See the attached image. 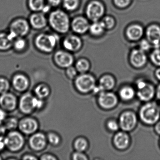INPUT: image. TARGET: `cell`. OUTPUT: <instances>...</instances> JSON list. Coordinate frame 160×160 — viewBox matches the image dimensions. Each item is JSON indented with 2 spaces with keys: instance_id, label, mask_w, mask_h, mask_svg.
<instances>
[{
  "instance_id": "cell-1",
  "label": "cell",
  "mask_w": 160,
  "mask_h": 160,
  "mask_svg": "<svg viewBox=\"0 0 160 160\" xmlns=\"http://www.w3.org/2000/svg\"><path fill=\"white\" fill-rule=\"evenodd\" d=\"M138 118L145 125H154L160 119V106L152 101L144 103L139 108Z\"/></svg>"
},
{
  "instance_id": "cell-2",
  "label": "cell",
  "mask_w": 160,
  "mask_h": 160,
  "mask_svg": "<svg viewBox=\"0 0 160 160\" xmlns=\"http://www.w3.org/2000/svg\"><path fill=\"white\" fill-rule=\"evenodd\" d=\"M51 28L59 33L67 32L70 28V20L66 13L61 10L53 11L48 18Z\"/></svg>"
},
{
  "instance_id": "cell-3",
  "label": "cell",
  "mask_w": 160,
  "mask_h": 160,
  "mask_svg": "<svg viewBox=\"0 0 160 160\" xmlns=\"http://www.w3.org/2000/svg\"><path fill=\"white\" fill-rule=\"evenodd\" d=\"M74 83L76 89L82 94L92 92L97 85L95 78L88 72L78 75L74 79Z\"/></svg>"
},
{
  "instance_id": "cell-4",
  "label": "cell",
  "mask_w": 160,
  "mask_h": 160,
  "mask_svg": "<svg viewBox=\"0 0 160 160\" xmlns=\"http://www.w3.org/2000/svg\"><path fill=\"white\" fill-rule=\"evenodd\" d=\"M136 96L144 102L151 101L156 94L153 84L143 79H138L136 82Z\"/></svg>"
},
{
  "instance_id": "cell-5",
  "label": "cell",
  "mask_w": 160,
  "mask_h": 160,
  "mask_svg": "<svg viewBox=\"0 0 160 160\" xmlns=\"http://www.w3.org/2000/svg\"><path fill=\"white\" fill-rule=\"evenodd\" d=\"M58 40L55 34L42 33L36 37L35 44L37 48L42 52L50 53L56 47Z\"/></svg>"
},
{
  "instance_id": "cell-6",
  "label": "cell",
  "mask_w": 160,
  "mask_h": 160,
  "mask_svg": "<svg viewBox=\"0 0 160 160\" xmlns=\"http://www.w3.org/2000/svg\"><path fill=\"white\" fill-rule=\"evenodd\" d=\"M138 118L135 113L131 110L123 111L119 118L120 129L126 132H132L137 125Z\"/></svg>"
},
{
  "instance_id": "cell-7",
  "label": "cell",
  "mask_w": 160,
  "mask_h": 160,
  "mask_svg": "<svg viewBox=\"0 0 160 160\" xmlns=\"http://www.w3.org/2000/svg\"><path fill=\"white\" fill-rule=\"evenodd\" d=\"M118 103V97L110 91L101 92L98 93L97 103L102 109L110 110L115 108Z\"/></svg>"
},
{
  "instance_id": "cell-8",
  "label": "cell",
  "mask_w": 160,
  "mask_h": 160,
  "mask_svg": "<svg viewBox=\"0 0 160 160\" xmlns=\"http://www.w3.org/2000/svg\"><path fill=\"white\" fill-rule=\"evenodd\" d=\"M5 147L12 152H17L23 148L25 139L20 133L12 131L7 134L3 139Z\"/></svg>"
},
{
  "instance_id": "cell-9",
  "label": "cell",
  "mask_w": 160,
  "mask_h": 160,
  "mask_svg": "<svg viewBox=\"0 0 160 160\" xmlns=\"http://www.w3.org/2000/svg\"><path fill=\"white\" fill-rule=\"evenodd\" d=\"M30 30L28 22L24 19H18L12 23L10 33L14 37H22L27 35Z\"/></svg>"
},
{
  "instance_id": "cell-10",
  "label": "cell",
  "mask_w": 160,
  "mask_h": 160,
  "mask_svg": "<svg viewBox=\"0 0 160 160\" xmlns=\"http://www.w3.org/2000/svg\"><path fill=\"white\" fill-rule=\"evenodd\" d=\"M116 83V80L113 76L108 74L103 75L100 78L98 85H96L92 92L98 94L101 92L110 91L115 88Z\"/></svg>"
},
{
  "instance_id": "cell-11",
  "label": "cell",
  "mask_w": 160,
  "mask_h": 160,
  "mask_svg": "<svg viewBox=\"0 0 160 160\" xmlns=\"http://www.w3.org/2000/svg\"><path fill=\"white\" fill-rule=\"evenodd\" d=\"M104 7L100 2L92 1L88 5L87 8V15L92 21H98L104 14Z\"/></svg>"
},
{
  "instance_id": "cell-12",
  "label": "cell",
  "mask_w": 160,
  "mask_h": 160,
  "mask_svg": "<svg viewBox=\"0 0 160 160\" xmlns=\"http://www.w3.org/2000/svg\"><path fill=\"white\" fill-rule=\"evenodd\" d=\"M54 61L59 67L67 69L72 65L74 59L72 55L69 52L59 50L54 55Z\"/></svg>"
},
{
  "instance_id": "cell-13",
  "label": "cell",
  "mask_w": 160,
  "mask_h": 160,
  "mask_svg": "<svg viewBox=\"0 0 160 160\" xmlns=\"http://www.w3.org/2000/svg\"><path fill=\"white\" fill-rule=\"evenodd\" d=\"M112 142L116 149L119 150H124L130 146L131 139L127 132L118 131L113 137Z\"/></svg>"
},
{
  "instance_id": "cell-14",
  "label": "cell",
  "mask_w": 160,
  "mask_h": 160,
  "mask_svg": "<svg viewBox=\"0 0 160 160\" xmlns=\"http://www.w3.org/2000/svg\"><path fill=\"white\" fill-rule=\"evenodd\" d=\"M130 62L132 66L136 69L143 68L147 62V57L145 51L141 49L132 51L130 56Z\"/></svg>"
},
{
  "instance_id": "cell-15",
  "label": "cell",
  "mask_w": 160,
  "mask_h": 160,
  "mask_svg": "<svg viewBox=\"0 0 160 160\" xmlns=\"http://www.w3.org/2000/svg\"><path fill=\"white\" fill-rule=\"evenodd\" d=\"M19 130L25 134H33L38 128V123L36 120L31 118L22 119L18 122Z\"/></svg>"
},
{
  "instance_id": "cell-16",
  "label": "cell",
  "mask_w": 160,
  "mask_h": 160,
  "mask_svg": "<svg viewBox=\"0 0 160 160\" xmlns=\"http://www.w3.org/2000/svg\"><path fill=\"white\" fill-rule=\"evenodd\" d=\"M29 143L30 147L33 150L36 151L42 150L46 146V137L42 133H36L31 137Z\"/></svg>"
},
{
  "instance_id": "cell-17",
  "label": "cell",
  "mask_w": 160,
  "mask_h": 160,
  "mask_svg": "<svg viewBox=\"0 0 160 160\" xmlns=\"http://www.w3.org/2000/svg\"><path fill=\"white\" fill-rule=\"evenodd\" d=\"M17 104L16 98L12 93L6 92L0 96V106L4 110L13 111L16 108Z\"/></svg>"
},
{
  "instance_id": "cell-18",
  "label": "cell",
  "mask_w": 160,
  "mask_h": 160,
  "mask_svg": "<svg viewBox=\"0 0 160 160\" xmlns=\"http://www.w3.org/2000/svg\"><path fill=\"white\" fill-rule=\"evenodd\" d=\"M33 97L31 94L25 93L20 98L19 108L22 113L26 114L31 113L34 110L33 106Z\"/></svg>"
},
{
  "instance_id": "cell-19",
  "label": "cell",
  "mask_w": 160,
  "mask_h": 160,
  "mask_svg": "<svg viewBox=\"0 0 160 160\" xmlns=\"http://www.w3.org/2000/svg\"><path fill=\"white\" fill-rule=\"evenodd\" d=\"M147 36L148 42L153 45L155 48H160V27L152 25L147 29Z\"/></svg>"
},
{
  "instance_id": "cell-20",
  "label": "cell",
  "mask_w": 160,
  "mask_h": 160,
  "mask_svg": "<svg viewBox=\"0 0 160 160\" xmlns=\"http://www.w3.org/2000/svg\"><path fill=\"white\" fill-rule=\"evenodd\" d=\"M81 45L80 39L74 35H69L63 40V47L68 51L75 52L80 49Z\"/></svg>"
},
{
  "instance_id": "cell-21",
  "label": "cell",
  "mask_w": 160,
  "mask_h": 160,
  "mask_svg": "<svg viewBox=\"0 0 160 160\" xmlns=\"http://www.w3.org/2000/svg\"><path fill=\"white\" fill-rule=\"evenodd\" d=\"M72 28L77 33H85L89 28L88 20L84 18L79 17L75 18L72 22Z\"/></svg>"
},
{
  "instance_id": "cell-22",
  "label": "cell",
  "mask_w": 160,
  "mask_h": 160,
  "mask_svg": "<svg viewBox=\"0 0 160 160\" xmlns=\"http://www.w3.org/2000/svg\"><path fill=\"white\" fill-rule=\"evenodd\" d=\"M30 23L34 28L41 29L47 26V20L42 13H35L31 16Z\"/></svg>"
},
{
  "instance_id": "cell-23",
  "label": "cell",
  "mask_w": 160,
  "mask_h": 160,
  "mask_svg": "<svg viewBox=\"0 0 160 160\" xmlns=\"http://www.w3.org/2000/svg\"><path fill=\"white\" fill-rule=\"evenodd\" d=\"M29 81L24 75L18 74L16 75L12 79V85L16 90L19 92L26 91L28 88Z\"/></svg>"
},
{
  "instance_id": "cell-24",
  "label": "cell",
  "mask_w": 160,
  "mask_h": 160,
  "mask_svg": "<svg viewBox=\"0 0 160 160\" xmlns=\"http://www.w3.org/2000/svg\"><path fill=\"white\" fill-rule=\"evenodd\" d=\"M136 95V91L133 87L124 86L120 89L118 96L121 100L124 102L132 101Z\"/></svg>"
},
{
  "instance_id": "cell-25",
  "label": "cell",
  "mask_w": 160,
  "mask_h": 160,
  "mask_svg": "<svg viewBox=\"0 0 160 160\" xmlns=\"http://www.w3.org/2000/svg\"><path fill=\"white\" fill-rule=\"evenodd\" d=\"M143 30L142 27L138 25H132L127 28L126 35L130 40L137 41L142 37Z\"/></svg>"
},
{
  "instance_id": "cell-26",
  "label": "cell",
  "mask_w": 160,
  "mask_h": 160,
  "mask_svg": "<svg viewBox=\"0 0 160 160\" xmlns=\"http://www.w3.org/2000/svg\"><path fill=\"white\" fill-rule=\"evenodd\" d=\"M14 37L10 33H0V50H6L13 45Z\"/></svg>"
},
{
  "instance_id": "cell-27",
  "label": "cell",
  "mask_w": 160,
  "mask_h": 160,
  "mask_svg": "<svg viewBox=\"0 0 160 160\" xmlns=\"http://www.w3.org/2000/svg\"><path fill=\"white\" fill-rule=\"evenodd\" d=\"M88 142L85 138L78 137L74 141L73 147L76 151L84 152L88 149Z\"/></svg>"
},
{
  "instance_id": "cell-28",
  "label": "cell",
  "mask_w": 160,
  "mask_h": 160,
  "mask_svg": "<svg viewBox=\"0 0 160 160\" xmlns=\"http://www.w3.org/2000/svg\"><path fill=\"white\" fill-rule=\"evenodd\" d=\"M90 63L85 58H81L76 62L75 68L79 74L85 73L90 69Z\"/></svg>"
},
{
  "instance_id": "cell-29",
  "label": "cell",
  "mask_w": 160,
  "mask_h": 160,
  "mask_svg": "<svg viewBox=\"0 0 160 160\" xmlns=\"http://www.w3.org/2000/svg\"><path fill=\"white\" fill-rule=\"evenodd\" d=\"M34 92L38 98L44 99L50 93V90L47 85L42 84L38 85L34 90Z\"/></svg>"
},
{
  "instance_id": "cell-30",
  "label": "cell",
  "mask_w": 160,
  "mask_h": 160,
  "mask_svg": "<svg viewBox=\"0 0 160 160\" xmlns=\"http://www.w3.org/2000/svg\"><path fill=\"white\" fill-rule=\"evenodd\" d=\"M28 5L31 10L38 12L42 11L45 5L44 0H29Z\"/></svg>"
},
{
  "instance_id": "cell-31",
  "label": "cell",
  "mask_w": 160,
  "mask_h": 160,
  "mask_svg": "<svg viewBox=\"0 0 160 160\" xmlns=\"http://www.w3.org/2000/svg\"><path fill=\"white\" fill-rule=\"evenodd\" d=\"M89 29L90 32L93 35H99L102 33L104 28L102 22L96 21L90 26Z\"/></svg>"
},
{
  "instance_id": "cell-32",
  "label": "cell",
  "mask_w": 160,
  "mask_h": 160,
  "mask_svg": "<svg viewBox=\"0 0 160 160\" xmlns=\"http://www.w3.org/2000/svg\"><path fill=\"white\" fill-rule=\"evenodd\" d=\"M3 126L6 130H13L16 129L18 126V122L17 119L14 118L6 119L3 122Z\"/></svg>"
},
{
  "instance_id": "cell-33",
  "label": "cell",
  "mask_w": 160,
  "mask_h": 160,
  "mask_svg": "<svg viewBox=\"0 0 160 160\" xmlns=\"http://www.w3.org/2000/svg\"><path fill=\"white\" fill-rule=\"evenodd\" d=\"M79 0H63L64 8L68 11H73L78 7Z\"/></svg>"
},
{
  "instance_id": "cell-34",
  "label": "cell",
  "mask_w": 160,
  "mask_h": 160,
  "mask_svg": "<svg viewBox=\"0 0 160 160\" xmlns=\"http://www.w3.org/2000/svg\"><path fill=\"white\" fill-rule=\"evenodd\" d=\"M152 62L155 66L160 67V48H155L150 55Z\"/></svg>"
},
{
  "instance_id": "cell-35",
  "label": "cell",
  "mask_w": 160,
  "mask_h": 160,
  "mask_svg": "<svg viewBox=\"0 0 160 160\" xmlns=\"http://www.w3.org/2000/svg\"><path fill=\"white\" fill-rule=\"evenodd\" d=\"M27 45L26 40L22 37H18L16 40H14L13 45L15 49L17 51H22L25 49Z\"/></svg>"
},
{
  "instance_id": "cell-36",
  "label": "cell",
  "mask_w": 160,
  "mask_h": 160,
  "mask_svg": "<svg viewBox=\"0 0 160 160\" xmlns=\"http://www.w3.org/2000/svg\"><path fill=\"white\" fill-rule=\"evenodd\" d=\"M48 142L53 146H58L61 142L60 137L55 133H49L48 136Z\"/></svg>"
},
{
  "instance_id": "cell-37",
  "label": "cell",
  "mask_w": 160,
  "mask_h": 160,
  "mask_svg": "<svg viewBox=\"0 0 160 160\" xmlns=\"http://www.w3.org/2000/svg\"><path fill=\"white\" fill-rule=\"evenodd\" d=\"M106 127L108 131L112 132H117L120 129L118 122L115 120L110 119L106 123Z\"/></svg>"
},
{
  "instance_id": "cell-38",
  "label": "cell",
  "mask_w": 160,
  "mask_h": 160,
  "mask_svg": "<svg viewBox=\"0 0 160 160\" xmlns=\"http://www.w3.org/2000/svg\"><path fill=\"white\" fill-rule=\"evenodd\" d=\"M10 88V83L7 79L0 78V94L7 92Z\"/></svg>"
},
{
  "instance_id": "cell-39",
  "label": "cell",
  "mask_w": 160,
  "mask_h": 160,
  "mask_svg": "<svg viewBox=\"0 0 160 160\" xmlns=\"http://www.w3.org/2000/svg\"><path fill=\"white\" fill-rule=\"evenodd\" d=\"M104 28L111 29L114 27L115 21L111 17H106L103 19L102 22Z\"/></svg>"
},
{
  "instance_id": "cell-40",
  "label": "cell",
  "mask_w": 160,
  "mask_h": 160,
  "mask_svg": "<svg viewBox=\"0 0 160 160\" xmlns=\"http://www.w3.org/2000/svg\"><path fill=\"white\" fill-rule=\"evenodd\" d=\"M77 70L75 67L70 66L66 69V74L67 77L71 79H74L78 76Z\"/></svg>"
},
{
  "instance_id": "cell-41",
  "label": "cell",
  "mask_w": 160,
  "mask_h": 160,
  "mask_svg": "<svg viewBox=\"0 0 160 160\" xmlns=\"http://www.w3.org/2000/svg\"><path fill=\"white\" fill-rule=\"evenodd\" d=\"M72 159L73 160H88L87 155L81 152L75 151L72 155Z\"/></svg>"
},
{
  "instance_id": "cell-42",
  "label": "cell",
  "mask_w": 160,
  "mask_h": 160,
  "mask_svg": "<svg viewBox=\"0 0 160 160\" xmlns=\"http://www.w3.org/2000/svg\"><path fill=\"white\" fill-rule=\"evenodd\" d=\"M44 105L43 101L42 99L36 98L34 97L33 98V106L34 109H40Z\"/></svg>"
},
{
  "instance_id": "cell-43",
  "label": "cell",
  "mask_w": 160,
  "mask_h": 160,
  "mask_svg": "<svg viewBox=\"0 0 160 160\" xmlns=\"http://www.w3.org/2000/svg\"><path fill=\"white\" fill-rule=\"evenodd\" d=\"M131 0H114L116 5L120 8H123L128 6Z\"/></svg>"
},
{
  "instance_id": "cell-44",
  "label": "cell",
  "mask_w": 160,
  "mask_h": 160,
  "mask_svg": "<svg viewBox=\"0 0 160 160\" xmlns=\"http://www.w3.org/2000/svg\"><path fill=\"white\" fill-rule=\"evenodd\" d=\"M150 42L148 41L144 40L141 41L140 44V49L144 51H148L150 48Z\"/></svg>"
},
{
  "instance_id": "cell-45",
  "label": "cell",
  "mask_w": 160,
  "mask_h": 160,
  "mask_svg": "<svg viewBox=\"0 0 160 160\" xmlns=\"http://www.w3.org/2000/svg\"><path fill=\"white\" fill-rule=\"evenodd\" d=\"M6 129L5 127L2 124H0V141L3 140L4 138Z\"/></svg>"
},
{
  "instance_id": "cell-46",
  "label": "cell",
  "mask_w": 160,
  "mask_h": 160,
  "mask_svg": "<svg viewBox=\"0 0 160 160\" xmlns=\"http://www.w3.org/2000/svg\"><path fill=\"white\" fill-rule=\"evenodd\" d=\"M6 114L4 109L0 108V124H2L6 119Z\"/></svg>"
},
{
  "instance_id": "cell-47",
  "label": "cell",
  "mask_w": 160,
  "mask_h": 160,
  "mask_svg": "<svg viewBox=\"0 0 160 160\" xmlns=\"http://www.w3.org/2000/svg\"><path fill=\"white\" fill-rule=\"evenodd\" d=\"M48 1L49 5L53 7H57L58 6L62 1V0H48Z\"/></svg>"
},
{
  "instance_id": "cell-48",
  "label": "cell",
  "mask_w": 160,
  "mask_h": 160,
  "mask_svg": "<svg viewBox=\"0 0 160 160\" xmlns=\"http://www.w3.org/2000/svg\"><path fill=\"white\" fill-rule=\"evenodd\" d=\"M41 159L44 160H57V158L53 155H50V154H45L42 155L41 157Z\"/></svg>"
},
{
  "instance_id": "cell-49",
  "label": "cell",
  "mask_w": 160,
  "mask_h": 160,
  "mask_svg": "<svg viewBox=\"0 0 160 160\" xmlns=\"http://www.w3.org/2000/svg\"><path fill=\"white\" fill-rule=\"evenodd\" d=\"M154 131L157 134L160 135V121L157 122L154 124Z\"/></svg>"
},
{
  "instance_id": "cell-50",
  "label": "cell",
  "mask_w": 160,
  "mask_h": 160,
  "mask_svg": "<svg viewBox=\"0 0 160 160\" xmlns=\"http://www.w3.org/2000/svg\"><path fill=\"white\" fill-rule=\"evenodd\" d=\"M23 159L24 160H37V158L35 156L32 155H27L24 156Z\"/></svg>"
},
{
  "instance_id": "cell-51",
  "label": "cell",
  "mask_w": 160,
  "mask_h": 160,
  "mask_svg": "<svg viewBox=\"0 0 160 160\" xmlns=\"http://www.w3.org/2000/svg\"><path fill=\"white\" fill-rule=\"evenodd\" d=\"M155 76L158 80L160 81V67L156 69L155 72Z\"/></svg>"
},
{
  "instance_id": "cell-52",
  "label": "cell",
  "mask_w": 160,
  "mask_h": 160,
  "mask_svg": "<svg viewBox=\"0 0 160 160\" xmlns=\"http://www.w3.org/2000/svg\"><path fill=\"white\" fill-rule=\"evenodd\" d=\"M156 97L158 100H160V84L158 85L157 89H156V94H155Z\"/></svg>"
},
{
  "instance_id": "cell-53",
  "label": "cell",
  "mask_w": 160,
  "mask_h": 160,
  "mask_svg": "<svg viewBox=\"0 0 160 160\" xmlns=\"http://www.w3.org/2000/svg\"><path fill=\"white\" fill-rule=\"evenodd\" d=\"M5 147H5V143H4V141H3V140H1V141H0V151L3 150Z\"/></svg>"
},
{
  "instance_id": "cell-54",
  "label": "cell",
  "mask_w": 160,
  "mask_h": 160,
  "mask_svg": "<svg viewBox=\"0 0 160 160\" xmlns=\"http://www.w3.org/2000/svg\"><path fill=\"white\" fill-rule=\"evenodd\" d=\"M49 10H50L49 5H45L42 12H43L44 13H46L48 12L49 11Z\"/></svg>"
},
{
  "instance_id": "cell-55",
  "label": "cell",
  "mask_w": 160,
  "mask_h": 160,
  "mask_svg": "<svg viewBox=\"0 0 160 160\" xmlns=\"http://www.w3.org/2000/svg\"><path fill=\"white\" fill-rule=\"evenodd\" d=\"M0 160H2V158L1 157V156H0Z\"/></svg>"
},
{
  "instance_id": "cell-56",
  "label": "cell",
  "mask_w": 160,
  "mask_h": 160,
  "mask_svg": "<svg viewBox=\"0 0 160 160\" xmlns=\"http://www.w3.org/2000/svg\"></svg>"
}]
</instances>
